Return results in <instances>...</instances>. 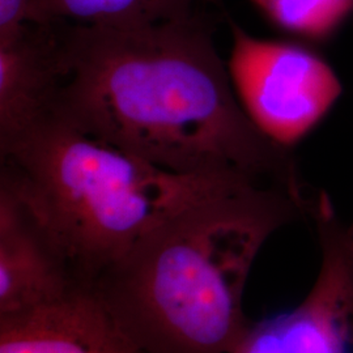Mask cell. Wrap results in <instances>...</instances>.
Instances as JSON below:
<instances>
[{"label": "cell", "mask_w": 353, "mask_h": 353, "mask_svg": "<svg viewBox=\"0 0 353 353\" xmlns=\"http://www.w3.org/2000/svg\"><path fill=\"white\" fill-rule=\"evenodd\" d=\"M57 24L63 81L54 113L166 170L268 178L307 203L290 150L243 112L201 11L144 26Z\"/></svg>", "instance_id": "6da1fadb"}, {"label": "cell", "mask_w": 353, "mask_h": 353, "mask_svg": "<svg viewBox=\"0 0 353 353\" xmlns=\"http://www.w3.org/2000/svg\"><path fill=\"white\" fill-rule=\"evenodd\" d=\"M300 216L287 190L242 178L166 220L90 288L143 353H232L252 327V263Z\"/></svg>", "instance_id": "7a4b0ae2"}, {"label": "cell", "mask_w": 353, "mask_h": 353, "mask_svg": "<svg viewBox=\"0 0 353 353\" xmlns=\"http://www.w3.org/2000/svg\"><path fill=\"white\" fill-rule=\"evenodd\" d=\"M0 152V181L26 203L68 275L84 287L174 214L252 176L174 173L54 112Z\"/></svg>", "instance_id": "3957f363"}, {"label": "cell", "mask_w": 353, "mask_h": 353, "mask_svg": "<svg viewBox=\"0 0 353 353\" xmlns=\"http://www.w3.org/2000/svg\"><path fill=\"white\" fill-rule=\"evenodd\" d=\"M229 26L228 72L241 106L267 139L290 150L338 102L341 79L314 45L262 39L232 20Z\"/></svg>", "instance_id": "277c9868"}, {"label": "cell", "mask_w": 353, "mask_h": 353, "mask_svg": "<svg viewBox=\"0 0 353 353\" xmlns=\"http://www.w3.org/2000/svg\"><path fill=\"white\" fill-rule=\"evenodd\" d=\"M314 221L321 265L307 296L293 310L252 325L232 353H350L353 345V223L318 192Z\"/></svg>", "instance_id": "5b68a950"}, {"label": "cell", "mask_w": 353, "mask_h": 353, "mask_svg": "<svg viewBox=\"0 0 353 353\" xmlns=\"http://www.w3.org/2000/svg\"><path fill=\"white\" fill-rule=\"evenodd\" d=\"M0 353H143L99 294L76 285L51 303L0 316Z\"/></svg>", "instance_id": "8992f818"}, {"label": "cell", "mask_w": 353, "mask_h": 353, "mask_svg": "<svg viewBox=\"0 0 353 353\" xmlns=\"http://www.w3.org/2000/svg\"><path fill=\"white\" fill-rule=\"evenodd\" d=\"M62 81L57 23H28L0 39V147L52 113Z\"/></svg>", "instance_id": "52a82bcc"}, {"label": "cell", "mask_w": 353, "mask_h": 353, "mask_svg": "<svg viewBox=\"0 0 353 353\" xmlns=\"http://www.w3.org/2000/svg\"><path fill=\"white\" fill-rule=\"evenodd\" d=\"M76 285L26 203L0 181V316L51 303Z\"/></svg>", "instance_id": "ba28073f"}, {"label": "cell", "mask_w": 353, "mask_h": 353, "mask_svg": "<svg viewBox=\"0 0 353 353\" xmlns=\"http://www.w3.org/2000/svg\"><path fill=\"white\" fill-rule=\"evenodd\" d=\"M203 0H30L29 23L132 26L199 11Z\"/></svg>", "instance_id": "9c48e42d"}, {"label": "cell", "mask_w": 353, "mask_h": 353, "mask_svg": "<svg viewBox=\"0 0 353 353\" xmlns=\"http://www.w3.org/2000/svg\"><path fill=\"white\" fill-rule=\"evenodd\" d=\"M280 30L316 45L328 41L353 16V0H252Z\"/></svg>", "instance_id": "30bf717a"}, {"label": "cell", "mask_w": 353, "mask_h": 353, "mask_svg": "<svg viewBox=\"0 0 353 353\" xmlns=\"http://www.w3.org/2000/svg\"><path fill=\"white\" fill-rule=\"evenodd\" d=\"M30 0H0V39L10 37L29 23Z\"/></svg>", "instance_id": "8fae6325"}]
</instances>
